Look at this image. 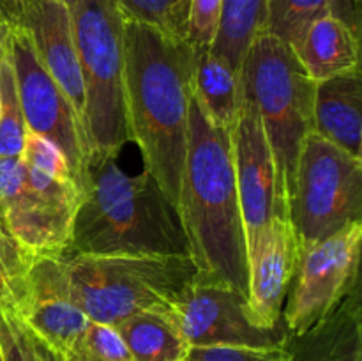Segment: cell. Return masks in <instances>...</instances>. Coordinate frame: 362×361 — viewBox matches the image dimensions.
Listing matches in <instances>:
<instances>
[{
    "instance_id": "6da1fadb",
    "label": "cell",
    "mask_w": 362,
    "mask_h": 361,
    "mask_svg": "<svg viewBox=\"0 0 362 361\" xmlns=\"http://www.w3.org/2000/svg\"><path fill=\"white\" fill-rule=\"evenodd\" d=\"M124 16V14H122ZM194 46L124 16V96L131 142L177 205L193 99Z\"/></svg>"
},
{
    "instance_id": "7a4b0ae2",
    "label": "cell",
    "mask_w": 362,
    "mask_h": 361,
    "mask_svg": "<svg viewBox=\"0 0 362 361\" xmlns=\"http://www.w3.org/2000/svg\"><path fill=\"white\" fill-rule=\"evenodd\" d=\"M177 207L198 278L226 283L246 296V232L232 131L216 126L194 96Z\"/></svg>"
},
{
    "instance_id": "3957f363",
    "label": "cell",
    "mask_w": 362,
    "mask_h": 361,
    "mask_svg": "<svg viewBox=\"0 0 362 361\" xmlns=\"http://www.w3.org/2000/svg\"><path fill=\"white\" fill-rule=\"evenodd\" d=\"M117 158L88 163L67 253L189 257L179 207L147 170L131 176Z\"/></svg>"
},
{
    "instance_id": "277c9868",
    "label": "cell",
    "mask_w": 362,
    "mask_h": 361,
    "mask_svg": "<svg viewBox=\"0 0 362 361\" xmlns=\"http://www.w3.org/2000/svg\"><path fill=\"white\" fill-rule=\"evenodd\" d=\"M67 285L88 321L119 326L147 310H172L198 278L187 255H64Z\"/></svg>"
},
{
    "instance_id": "5b68a950",
    "label": "cell",
    "mask_w": 362,
    "mask_h": 361,
    "mask_svg": "<svg viewBox=\"0 0 362 361\" xmlns=\"http://www.w3.org/2000/svg\"><path fill=\"white\" fill-rule=\"evenodd\" d=\"M315 85L296 52L267 30L251 42L240 66V96L260 113L286 212L300 145L313 131Z\"/></svg>"
},
{
    "instance_id": "8992f818",
    "label": "cell",
    "mask_w": 362,
    "mask_h": 361,
    "mask_svg": "<svg viewBox=\"0 0 362 361\" xmlns=\"http://www.w3.org/2000/svg\"><path fill=\"white\" fill-rule=\"evenodd\" d=\"M71 18L83 74L90 163L119 156L131 142L124 96V16L115 0H78Z\"/></svg>"
},
{
    "instance_id": "52a82bcc",
    "label": "cell",
    "mask_w": 362,
    "mask_h": 361,
    "mask_svg": "<svg viewBox=\"0 0 362 361\" xmlns=\"http://www.w3.org/2000/svg\"><path fill=\"white\" fill-rule=\"evenodd\" d=\"M288 219L300 250L362 222V159L310 131L296 163Z\"/></svg>"
},
{
    "instance_id": "ba28073f",
    "label": "cell",
    "mask_w": 362,
    "mask_h": 361,
    "mask_svg": "<svg viewBox=\"0 0 362 361\" xmlns=\"http://www.w3.org/2000/svg\"><path fill=\"white\" fill-rule=\"evenodd\" d=\"M361 241L362 222H354L300 250L283 308V324L290 338H299L325 324L352 294Z\"/></svg>"
},
{
    "instance_id": "9c48e42d",
    "label": "cell",
    "mask_w": 362,
    "mask_h": 361,
    "mask_svg": "<svg viewBox=\"0 0 362 361\" xmlns=\"http://www.w3.org/2000/svg\"><path fill=\"white\" fill-rule=\"evenodd\" d=\"M7 55L14 74L18 101L27 131L48 138L66 156L76 184L83 186L90 149L80 113L45 69L27 30L14 25L9 30Z\"/></svg>"
},
{
    "instance_id": "30bf717a",
    "label": "cell",
    "mask_w": 362,
    "mask_h": 361,
    "mask_svg": "<svg viewBox=\"0 0 362 361\" xmlns=\"http://www.w3.org/2000/svg\"><path fill=\"white\" fill-rule=\"evenodd\" d=\"M172 314L184 338L193 347L272 349L288 342L285 324L258 328L250 317L247 299L233 287L197 278L173 304Z\"/></svg>"
},
{
    "instance_id": "8fae6325",
    "label": "cell",
    "mask_w": 362,
    "mask_h": 361,
    "mask_svg": "<svg viewBox=\"0 0 362 361\" xmlns=\"http://www.w3.org/2000/svg\"><path fill=\"white\" fill-rule=\"evenodd\" d=\"M80 200L81 190L74 180L27 168L25 186L0 212L13 236L34 257H64Z\"/></svg>"
},
{
    "instance_id": "7c38bea8",
    "label": "cell",
    "mask_w": 362,
    "mask_h": 361,
    "mask_svg": "<svg viewBox=\"0 0 362 361\" xmlns=\"http://www.w3.org/2000/svg\"><path fill=\"white\" fill-rule=\"evenodd\" d=\"M11 314L57 361L71 356L88 324V317L71 297L64 257L35 258L23 297Z\"/></svg>"
},
{
    "instance_id": "4fadbf2b",
    "label": "cell",
    "mask_w": 362,
    "mask_h": 361,
    "mask_svg": "<svg viewBox=\"0 0 362 361\" xmlns=\"http://www.w3.org/2000/svg\"><path fill=\"white\" fill-rule=\"evenodd\" d=\"M233 166L246 241L271 219L288 218L279 190L278 168L262 124L260 113L247 99H240L232 130Z\"/></svg>"
},
{
    "instance_id": "5bb4252c",
    "label": "cell",
    "mask_w": 362,
    "mask_h": 361,
    "mask_svg": "<svg viewBox=\"0 0 362 361\" xmlns=\"http://www.w3.org/2000/svg\"><path fill=\"white\" fill-rule=\"evenodd\" d=\"M300 248L288 218H274L246 241L247 310L258 328L283 326V308Z\"/></svg>"
},
{
    "instance_id": "9a60e30c",
    "label": "cell",
    "mask_w": 362,
    "mask_h": 361,
    "mask_svg": "<svg viewBox=\"0 0 362 361\" xmlns=\"http://www.w3.org/2000/svg\"><path fill=\"white\" fill-rule=\"evenodd\" d=\"M18 25L27 30L35 55L83 120L85 85L69 7L60 0H21Z\"/></svg>"
},
{
    "instance_id": "2e32d148",
    "label": "cell",
    "mask_w": 362,
    "mask_h": 361,
    "mask_svg": "<svg viewBox=\"0 0 362 361\" xmlns=\"http://www.w3.org/2000/svg\"><path fill=\"white\" fill-rule=\"evenodd\" d=\"M313 131L354 158L362 159L361 69L315 85Z\"/></svg>"
},
{
    "instance_id": "e0dca14e",
    "label": "cell",
    "mask_w": 362,
    "mask_h": 361,
    "mask_svg": "<svg viewBox=\"0 0 362 361\" xmlns=\"http://www.w3.org/2000/svg\"><path fill=\"white\" fill-rule=\"evenodd\" d=\"M293 52L315 84L359 69V35L331 13L311 21Z\"/></svg>"
},
{
    "instance_id": "ac0fdd59",
    "label": "cell",
    "mask_w": 362,
    "mask_h": 361,
    "mask_svg": "<svg viewBox=\"0 0 362 361\" xmlns=\"http://www.w3.org/2000/svg\"><path fill=\"white\" fill-rule=\"evenodd\" d=\"M293 361H362L361 310L357 297L339 310L320 328L286 342Z\"/></svg>"
},
{
    "instance_id": "d6986e66",
    "label": "cell",
    "mask_w": 362,
    "mask_h": 361,
    "mask_svg": "<svg viewBox=\"0 0 362 361\" xmlns=\"http://www.w3.org/2000/svg\"><path fill=\"white\" fill-rule=\"evenodd\" d=\"M193 96L209 119L233 130L240 108V73L209 48H194Z\"/></svg>"
},
{
    "instance_id": "ffe728a7",
    "label": "cell",
    "mask_w": 362,
    "mask_h": 361,
    "mask_svg": "<svg viewBox=\"0 0 362 361\" xmlns=\"http://www.w3.org/2000/svg\"><path fill=\"white\" fill-rule=\"evenodd\" d=\"M131 361H187L191 345L184 338L172 310H147L117 326Z\"/></svg>"
},
{
    "instance_id": "44dd1931",
    "label": "cell",
    "mask_w": 362,
    "mask_h": 361,
    "mask_svg": "<svg viewBox=\"0 0 362 361\" xmlns=\"http://www.w3.org/2000/svg\"><path fill=\"white\" fill-rule=\"evenodd\" d=\"M267 30V0H223L211 52L240 73L251 42Z\"/></svg>"
},
{
    "instance_id": "7402d4cb",
    "label": "cell",
    "mask_w": 362,
    "mask_h": 361,
    "mask_svg": "<svg viewBox=\"0 0 362 361\" xmlns=\"http://www.w3.org/2000/svg\"><path fill=\"white\" fill-rule=\"evenodd\" d=\"M37 257L21 246L0 212V308L16 310L27 285V276Z\"/></svg>"
},
{
    "instance_id": "603a6c76",
    "label": "cell",
    "mask_w": 362,
    "mask_h": 361,
    "mask_svg": "<svg viewBox=\"0 0 362 361\" xmlns=\"http://www.w3.org/2000/svg\"><path fill=\"white\" fill-rule=\"evenodd\" d=\"M325 13L327 0H267V32L293 50L311 21Z\"/></svg>"
},
{
    "instance_id": "cb8c5ba5",
    "label": "cell",
    "mask_w": 362,
    "mask_h": 361,
    "mask_svg": "<svg viewBox=\"0 0 362 361\" xmlns=\"http://www.w3.org/2000/svg\"><path fill=\"white\" fill-rule=\"evenodd\" d=\"M115 4L126 18L159 28L173 38L187 39L191 0H115Z\"/></svg>"
},
{
    "instance_id": "d4e9b609",
    "label": "cell",
    "mask_w": 362,
    "mask_h": 361,
    "mask_svg": "<svg viewBox=\"0 0 362 361\" xmlns=\"http://www.w3.org/2000/svg\"><path fill=\"white\" fill-rule=\"evenodd\" d=\"M0 96H2V117H0V156L14 158L21 156L25 145L23 113L18 101L13 67L9 55L0 60Z\"/></svg>"
},
{
    "instance_id": "484cf974",
    "label": "cell",
    "mask_w": 362,
    "mask_h": 361,
    "mask_svg": "<svg viewBox=\"0 0 362 361\" xmlns=\"http://www.w3.org/2000/svg\"><path fill=\"white\" fill-rule=\"evenodd\" d=\"M66 361H131V354L117 326L88 321L76 349Z\"/></svg>"
},
{
    "instance_id": "4316f807",
    "label": "cell",
    "mask_w": 362,
    "mask_h": 361,
    "mask_svg": "<svg viewBox=\"0 0 362 361\" xmlns=\"http://www.w3.org/2000/svg\"><path fill=\"white\" fill-rule=\"evenodd\" d=\"M21 159H23L25 165L30 166V168L39 170V172H45L48 173V176L57 177V179L74 180L69 168V163H67L62 151H60L53 142L41 137V134L27 131V134H25L23 151H21ZM74 183H76V180H74Z\"/></svg>"
},
{
    "instance_id": "83f0119b",
    "label": "cell",
    "mask_w": 362,
    "mask_h": 361,
    "mask_svg": "<svg viewBox=\"0 0 362 361\" xmlns=\"http://www.w3.org/2000/svg\"><path fill=\"white\" fill-rule=\"evenodd\" d=\"M187 361H293L288 345L272 349L250 347H193Z\"/></svg>"
},
{
    "instance_id": "f1b7e54d",
    "label": "cell",
    "mask_w": 362,
    "mask_h": 361,
    "mask_svg": "<svg viewBox=\"0 0 362 361\" xmlns=\"http://www.w3.org/2000/svg\"><path fill=\"white\" fill-rule=\"evenodd\" d=\"M223 0H191L187 41L194 48H211L218 32Z\"/></svg>"
},
{
    "instance_id": "f546056e",
    "label": "cell",
    "mask_w": 362,
    "mask_h": 361,
    "mask_svg": "<svg viewBox=\"0 0 362 361\" xmlns=\"http://www.w3.org/2000/svg\"><path fill=\"white\" fill-rule=\"evenodd\" d=\"M0 349H2L4 361H34L27 329L11 311L2 308H0Z\"/></svg>"
},
{
    "instance_id": "4dcf8cb0",
    "label": "cell",
    "mask_w": 362,
    "mask_h": 361,
    "mask_svg": "<svg viewBox=\"0 0 362 361\" xmlns=\"http://www.w3.org/2000/svg\"><path fill=\"white\" fill-rule=\"evenodd\" d=\"M329 13L345 21L357 35H361V0H327Z\"/></svg>"
},
{
    "instance_id": "1f68e13d",
    "label": "cell",
    "mask_w": 362,
    "mask_h": 361,
    "mask_svg": "<svg viewBox=\"0 0 362 361\" xmlns=\"http://www.w3.org/2000/svg\"><path fill=\"white\" fill-rule=\"evenodd\" d=\"M20 2L21 0H0V14L11 27L20 21Z\"/></svg>"
},
{
    "instance_id": "d6a6232c",
    "label": "cell",
    "mask_w": 362,
    "mask_h": 361,
    "mask_svg": "<svg viewBox=\"0 0 362 361\" xmlns=\"http://www.w3.org/2000/svg\"><path fill=\"white\" fill-rule=\"evenodd\" d=\"M21 326H23V324H21ZM28 336H30V335H28ZM30 349H32V360H34V361H57L55 357H53L52 354H49L48 350H46L45 347H42L41 343L37 342V340L32 338V336H30Z\"/></svg>"
},
{
    "instance_id": "836d02e7",
    "label": "cell",
    "mask_w": 362,
    "mask_h": 361,
    "mask_svg": "<svg viewBox=\"0 0 362 361\" xmlns=\"http://www.w3.org/2000/svg\"><path fill=\"white\" fill-rule=\"evenodd\" d=\"M11 25L0 14V60L7 55V42H9Z\"/></svg>"
},
{
    "instance_id": "e575fe53",
    "label": "cell",
    "mask_w": 362,
    "mask_h": 361,
    "mask_svg": "<svg viewBox=\"0 0 362 361\" xmlns=\"http://www.w3.org/2000/svg\"><path fill=\"white\" fill-rule=\"evenodd\" d=\"M60 2H64V4H66V6L69 7V11H71V9H73V7H74V4L78 2V0H60Z\"/></svg>"
},
{
    "instance_id": "d590c367",
    "label": "cell",
    "mask_w": 362,
    "mask_h": 361,
    "mask_svg": "<svg viewBox=\"0 0 362 361\" xmlns=\"http://www.w3.org/2000/svg\"><path fill=\"white\" fill-rule=\"evenodd\" d=\"M0 117H2V96H0Z\"/></svg>"
},
{
    "instance_id": "8d00e7d4",
    "label": "cell",
    "mask_w": 362,
    "mask_h": 361,
    "mask_svg": "<svg viewBox=\"0 0 362 361\" xmlns=\"http://www.w3.org/2000/svg\"><path fill=\"white\" fill-rule=\"evenodd\" d=\"M0 361H4V356H2V349H0Z\"/></svg>"
}]
</instances>
